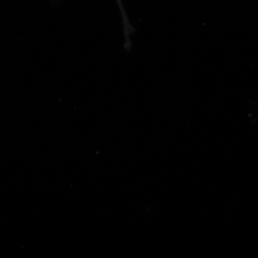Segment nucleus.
I'll list each match as a JSON object with an SVG mask.
<instances>
[{
    "mask_svg": "<svg viewBox=\"0 0 258 258\" xmlns=\"http://www.w3.org/2000/svg\"><path fill=\"white\" fill-rule=\"evenodd\" d=\"M117 3H118V6H119L120 13L122 14V18H123V25H124V27L128 26L129 23L128 18H127L126 14H125L124 8H123V4H122L121 0H116Z\"/></svg>",
    "mask_w": 258,
    "mask_h": 258,
    "instance_id": "f257e3e1",
    "label": "nucleus"
}]
</instances>
